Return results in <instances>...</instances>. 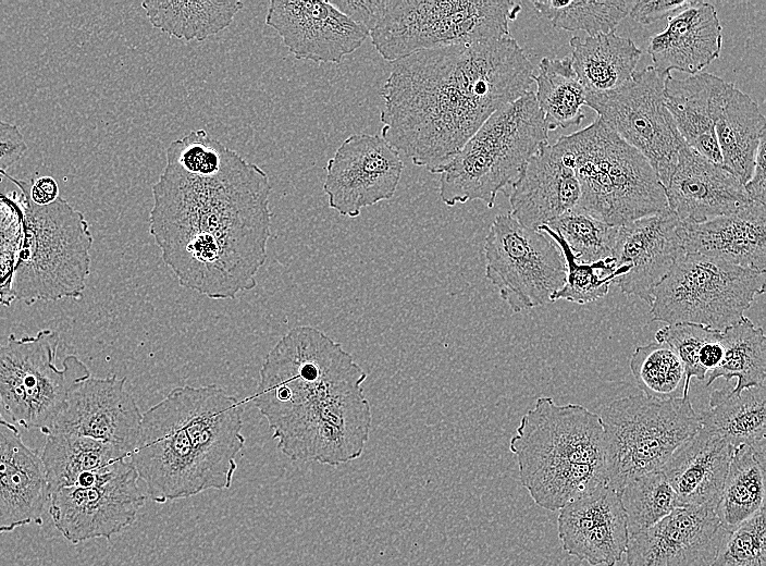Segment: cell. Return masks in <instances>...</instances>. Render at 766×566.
Here are the masks:
<instances>
[{
  "label": "cell",
  "mask_w": 766,
  "mask_h": 566,
  "mask_svg": "<svg viewBox=\"0 0 766 566\" xmlns=\"http://www.w3.org/2000/svg\"><path fill=\"white\" fill-rule=\"evenodd\" d=\"M151 190L149 233L180 285L211 299L256 287L272 217L259 165L194 130L169 145Z\"/></svg>",
  "instance_id": "1"
},
{
  "label": "cell",
  "mask_w": 766,
  "mask_h": 566,
  "mask_svg": "<svg viewBox=\"0 0 766 566\" xmlns=\"http://www.w3.org/2000/svg\"><path fill=\"white\" fill-rule=\"evenodd\" d=\"M533 75L510 35L415 52L393 62L381 89V136L440 174L494 112L530 90Z\"/></svg>",
  "instance_id": "2"
},
{
  "label": "cell",
  "mask_w": 766,
  "mask_h": 566,
  "mask_svg": "<svg viewBox=\"0 0 766 566\" xmlns=\"http://www.w3.org/2000/svg\"><path fill=\"white\" fill-rule=\"evenodd\" d=\"M367 372L343 345L310 325L286 332L267 354L254 404L279 450L294 462L338 466L359 458L372 413Z\"/></svg>",
  "instance_id": "3"
},
{
  "label": "cell",
  "mask_w": 766,
  "mask_h": 566,
  "mask_svg": "<svg viewBox=\"0 0 766 566\" xmlns=\"http://www.w3.org/2000/svg\"><path fill=\"white\" fill-rule=\"evenodd\" d=\"M509 448L521 484L545 509L559 510L607 484L602 420L582 405L539 397L521 417Z\"/></svg>",
  "instance_id": "4"
},
{
  "label": "cell",
  "mask_w": 766,
  "mask_h": 566,
  "mask_svg": "<svg viewBox=\"0 0 766 566\" xmlns=\"http://www.w3.org/2000/svg\"><path fill=\"white\" fill-rule=\"evenodd\" d=\"M21 190L8 197L23 218V243L14 271L0 292V304L14 300L26 305L38 302L78 299L90 273L92 234L84 214L63 197L40 206L29 197V182L7 172Z\"/></svg>",
  "instance_id": "5"
},
{
  "label": "cell",
  "mask_w": 766,
  "mask_h": 566,
  "mask_svg": "<svg viewBox=\"0 0 766 566\" xmlns=\"http://www.w3.org/2000/svg\"><path fill=\"white\" fill-rule=\"evenodd\" d=\"M555 144L579 182L577 208L613 226L668 209L665 188L648 160L600 116Z\"/></svg>",
  "instance_id": "6"
},
{
  "label": "cell",
  "mask_w": 766,
  "mask_h": 566,
  "mask_svg": "<svg viewBox=\"0 0 766 566\" xmlns=\"http://www.w3.org/2000/svg\"><path fill=\"white\" fill-rule=\"evenodd\" d=\"M548 130L534 91L494 112L440 173V196L449 207L472 200L495 206L526 163L548 143Z\"/></svg>",
  "instance_id": "7"
},
{
  "label": "cell",
  "mask_w": 766,
  "mask_h": 566,
  "mask_svg": "<svg viewBox=\"0 0 766 566\" xmlns=\"http://www.w3.org/2000/svg\"><path fill=\"white\" fill-rule=\"evenodd\" d=\"M521 11L510 0H387L369 36L386 61L415 52L510 35Z\"/></svg>",
  "instance_id": "8"
},
{
  "label": "cell",
  "mask_w": 766,
  "mask_h": 566,
  "mask_svg": "<svg viewBox=\"0 0 766 566\" xmlns=\"http://www.w3.org/2000/svg\"><path fill=\"white\" fill-rule=\"evenodd\" d=\"M605 439L606 483L617 491L630 480L662 471L671 455L700 429L687 397L642 394L609 403L600 416Z\"/></svg>",
  "instance_id": "9"
},
{
  "label": "cell",
  "mask_w": 766,
  "mask_h": 566,
  "mask_svg": "<svg viewBox=\"0 0 766 566\" xmlns=\"http://www.w3.org/2000/svg\"><path fill=\"white\" fill-rule=\"evenodd\" d=\"M765 292V272L699 254H684L655 286L652 320L724 331Z\"/></svg>",
  "instance_id": "10"
},
{
  "label": "cell",
  "mask_w": 766,
  "mask_h": 566,
  "mask_svg": "<svg viewBox=\"0 0 766 566\" xmlns=\"http://www.w3.org/2000/svg\"><path fill=\"white\" fill-rule=\"evenodd\" d=\"M60 334L44 329L36 335L10 334L0 344V403L25 429L46 433L62 409L71 389L90 377L87 366L67 355L55 364Z\"/></svg>",
  "instance_id": "11"
},
{
  "label": "cell",
  "mask_w": 766,
  "mask_h": 566,
  "mask_svg": "<svg viewBox=\"0 0 766 566\" xmlns=\"http://www.w3.org/2000/svg\"><path fill=\"white\" fill-rule=\"evenodd\" d=\"M483 255L485 279L514 312L552 303L565 282V260L557 245L509 212L494 218Z\"/></svg>",
  "instance_id": "12"
},
{
  "label": "cell",
  "mask_w": 766,
  "mask_h": 566,
  "mask_svg": "<svg viewBox=\"0 0 766 566\" xmlns=\"http://www.w3.org/2000/svg\"><path fill=\"white\" fill-rule=\"evenodd\" d=\"M129 459L146 494L159 504L228 489L193 442L169 394L143 414Z\"/></svg>",
  "instance_id": "13"
},
{
  "label": "cell",
  "mask_w": 766,
  "mask_h": 566,
  "mask_svg": "<svg viewBox=\"0 0 766 566\" xmlns=\"http://www.w3.org/2000/svg\"><path fill=\"white\" fill-rule=\"evenodd\" d=\"M129 458L83 473L73 485L50 492L54 527L72 544L110 540L137 519L147 494Z\"/></svg>",
  "instance_id": "14"
},
{
  "label": "cell",
  "mask_w": 766,
  "mask_h": 566,
  "mask_svg": "<svg viewBox=\"0 0 766 566\" xmlns=\"http://www.w3.org/2000/svg\"><path fill=\"white\" fill-rule=\"evenodd\" d=\"M669 75L650 65L635 71L616 89L585 96V104L648 160L663 186L685 144L665 103Z\"/></svg>",
  "instance_id": "15"
},
{
  "label": "cell",
  "mask_w": 766,
  "mask_h": 566,
  "mask_svg": "<svg viewBox=\"0 0 766 566\" xmlns=\"http://www.w3.org/2000/svg\"><path fill=\"white\" fill-rule=\"evenodd\" d=\"M403 170L399 152L382 136L353 134L325 167L323 190L329 207L343 217L357 218L363 208L394 196Z\"/></svg>",
  "instance_id": "16"
},
{
  "label": "cell",
  "mask_w": 766,
  "mask_h": 566,
  "mask_svg": "<svg viewBox=\"0 0 766 566\" xmlns=\"http://www.w3.org/2000/svg\"><path fill=\"white\" fill-rule=\"evenodd\" d=\"M126 379L111 374L89 377L75 384L45 433H66L113 444L131 456L143 414L126 390Z\"/></svg>",
  "instance_id": "17"
},
{
  "label": "cell",
  "mask_w": 766,
  "mask_h": 566,
  "mask_svg": "<svg viewBox=\"0 0 766 566\" xmlns=\"http://www.w3.org/2000/svg\"><path fill=\"white\" fill-rule=\"evenodd\" d=\"M264 23L298 60L341 63L369 33L331 1L272 0Z\"/></svg>",
  "instance_id": "18"
},
{
  "label": "cell",
  "mask_w": 766,
  "mask_h": 566,
  "mask_svg": "<svg viewBox=\"0 0 766 566\" xmlns=\"http://www.w3.org/2000/svg\"><path fill=\"white\" fill-rule=\"evenodd\" d=\"M729 531L715 509L679 506L629 537L627 566H712Z\"/></svg>",
  "instance_id": "19"
},
{
  "label": "cell",
  "mask_w": 766,
  "mask_h": 566,
  "mask_svg": "<svg viewBox=\"0 0 766 566\" xmlns=\"http://www.w3.org/2000/svg\"><path fill=\"white\" fill-rule=\"evenodd\" d=\"M684 254L682 222L669 208L619 225L613 258L616 268L629 264L630 270L614 283L650 306L655 286Z\"/></svg>",
  "instance_id": "20"
},
{
  "label": "cell",
  "mask_w": 766,
  "mask_h": 566,
  "mask_svg": "<svg viewBox=\"0 0 766 566\" xmlns=\"http://www.w3.org/2000/svg\"><path fill=\"white\" fill-rule=\"evenodd\" d=\"M557 522L563 549L591 566H615L626 553L627 517L617 491L608 484L565 505Z\"/></svg>",
  "instance_id": "21"
},
{
  "label": "cell",
  "mask_w": 766,
  "mask_h": 566,
  "mask_svg": "<svg viewBox=\"0 0 766 566\" xmlns=\"http://www.w3.org/2000/svg\"><path fill=\"white\" fill-rule=\"evenodd\" d=\"M668 208L684 223L732 213L751 202L741 182L684 144L664 186Z\"/></svg>",
  "instance_id": "22"
},
{
  "label": "cell",
  "mask_w": 766,
  "mask_h": 566,
  "mask_svg": "<svg viewBox=\"0 0 766 566\" xmlns=\"http://www.w3.org/2000/svg\"><path fill=\"white\" fill-rule=\"evenodd\" d=\"M509 213L538 231L578 207L580 186L573 168L556 144H543L508 189Z\"/></svg>",
  "instance_id": "23"
},
{
  "label": "cell",
  "mask_w": 766,
  "mask_h": 566,
  "mask_svg": "<svg viewBox=\"0 0 766 566\" xmlns=\"http://www.w3.org/2000/svg\"><path fill=\"white\" fill-rule=\"evenodd\" d=\"M49 496L41 457L0 415V534L32 522L41 525Z\"/></svg>",
  "instance_id": "24"
},
{
  "label": "cell",
  "mask_w": 766,
  "mask_h": 566,
  "mask_svg": "<svg viewBox=\"0 0 766 566\" xmlns=\"http://www.w3.org/2000/svg\"><path fill=\"white\" fill-rule=\"evenodd\" d=\"M682 231L685 254H699L765 272V205L751 201L732 213L705 222H682Z\"/></svg>",
  "instance_id": "25"
},
{
  "label": "cell",
  "mask_w": 766,
  "mask_h": 566,
  "mask_svg": "<svg viewBox=\"0 0 766 566\" xmlns=\"http://www.w3.org/2000/svg\"><path fill=\"white\" fill-rule=\"evenodd\" d=\"M722 26L715 7L692 1L668 17L667 27L650 38L647 52L662 74L677 70L697 74L716 60L721 50Z\"/></svg>",
  "instance_id": "26"
},
{
  "label": "cell",
  "mask_w": 766,
  "mask_h": 566,
  "mask_svg": "<svg viewBox=\"0 0 766 566\" xmlns=\"http://www.w3.org/2000/svg\"><path fill=\"white\" fill-rule=\"evenodd\" d=\"M732 454L731 444L700 426L662 469L680 506L716 509Z\"/></svg>",
  "instance_id": "27"
},
{
  "label": "cell",
  "mask_w": 766,
  "mask_h": 566,
  "mask_svg": "<svg viewBox=\"0 0 766 566\" xmlns=\"http://www.w3.org/2000/svg\"><path fill=\"white\" fill-rule=\"evenodd\" d=\"M727 83L711 73L687 78L669 75L664 88L666 107L684 143L716 164H721V157L714 122Z\"/></svg>",
  "instance_id": "28"
},
{
  "label": "cell",
  "mask_w": 766,
  "mask_h": 566,
  "mask_svg": "<svg viewBox=\"0 0 766 566\" xmlns=\"http://www.w3.org/2000/svg\"><path fill=\"white\" fill-rule=\"evenodd\" d=\"M714 123L721 165L744 185L751 177L759 143L766 137L765 116L749 95L727 83Z\"/></svg>",
  "instance_id": "29"
},
{
  "label": "cell",
  "mask_w": 766,
  "mask_h": 566,
  "mask_svg": "<svg viewBox=\"0 0 766 566\" xmlns=\"http://www.w3.org/2000/svg\"><path fill=\"white\" fill-rule=\"evenodd\" d=\"M572 67L586 94L605 93L623 85L635 72L642 50L615 32L573 36L569 40Z\"/></svg>",
  "instance_id": "30"
},
{
  "label": "cell",
  "mask_w": 766,
  "mask_h": 566,
  "mask_svg": "<svg viewBox=\"0 0 766 566\" xmlns=\"http://www.w3.org/2000/svg\"><path fill=\"white\" fill-rule=\"evenodd\" d=\"M766 385L742 390H715L708 409L699 414L700 426L726 440L734 447L765 441Z\"/></svg>",
  "instance_id": "31"
},
{
  "label": "cell",
  "mask_w": 766,
  "mask_h": 566,
  "mask_svg": "<svg viewBox=\"0 0 766 566\" xmlns=\"http://www.w3.org/2000/svg\"><path fill=\"white\" fill-rule=\"evenodd\" d=\"M765 441L733 448L716 515L732 530L765 506Z\"/></svg>",
  "instance_id": "32"
},
{
  "label": "cell",
  "mask_w": 766,
  "mask_h": 566,
  "mask_svg": "<svg viewBox=\"0 0 766 566\" xmlns=\"http://www.w3.org/2000/svg\"><path fill=\"white\" fill-rule=\"evenodd\" d=\"M141 7L153 27L177 39L201 41L227 28L244 3L145 0Z\"/></svg>",
  "instance_id": "33"
},
{
  "label": "cell",
  "mask_w": 766,
  "mask_h": 566,
  "mask_svg": "<svg viewBox=\"0 0 766 566\" xmlns=\"http://www.w3.org/2000/svg\"><path fill=\"white\" fill-rule=\"evenodd\" d=\"M49 492L70 487L83 473L129 458L122 448L90 438L66 433L46 434L40 455Z\"/></svg>",
  "instance_id": "34"
},
{
  "label": "cell",
  "mask_w": 766,
  "mask_h": 566,
  "mask_svg": "<svg viewBox=\"0 0 766 566\" xmlns=\"http://www.w3.org/2000/svg\"><path fill=\"white\" fill-rule=\"evenodd\" d=\"M535 99L548 131L579 125L584 119L582 107L586 91L580 83L569 57L543 58L538 74Z\"/></svg>",
  "instance_id": "35"
},
{
  "label": "cell",
  "mask_w": 766,
  "mask_h": 566,
  "mask_svg": "<svg viewBox=\"0 0 766 566\" xmlns=\"http://www.w3.org/2000/svg\"><path fill=\"white\" fill-rule=\"evenodd\" d=\"M721 345L722 359L706 374V386L718 378H724L727 382L736 378L737 383L731 387L736 393L765 384L766 336L762 327H756L744 316L721 331Z\"/></svg>",
  "instance_id": "36"
},
{
  "label": "cell",
  "mask_w": 766,
  "mask_h": 566,
  "mask_svg": "<svg viewBox=\"0 0 766 566\" xmlns=\"http://www.w3.org/2000/svg\"><path fill=\"white\" fill-rule=\"evenodd\" d=\"M532 3L554 27L569 32L583 30L589 36H595L615 32L630 13L634 0H538Z\"/></svg>",
  "instance_id": "37"
},
{
  "label": "cell",
  "mask_w": 766,
  "mask_h": 566,
  "mask_svg": "<svg viewBox=\"0 0 766 566\" xmlns=\"http://www.w3.org/2000/svg\"><path fill=\"white\" fill-rule=\"evenodd\" d=\"M539 232L548 235L560 249L565 266L566 278L560 290L552 297V303L558 299L585 305L606 296L611 283L630 270L629 264L616 268L614 258L596 261L593 263L579 262L567 247L561 237L543 225Z\"/></svg>",
  "instance_id": "38"
},
{
  "label": "cell",
  "mask_w": 766,
  "mask_h": 566,
  "mask_svg": "<svg viewBox=\"0 0 766 566\" xmlns=\"http://www.w3.org/2000/svg\"><path fill=\"white\" fill-rule=\"evenodd\" d=\"M618 495L627 517L629 537L652 527L680 506L663 471L630 480Z\"/></svg>",
  "instance_id": "39"
},
{
  "label": "cell",
  "mask_w": 766,
  "mask_h": 566,
  "mask_svg": "<svg viewBox=\"0 0 766 566\" xmlns=\"http://www.w3.org/2000/svg\"><path fill=\"white\" fill-rule=\"evenodd\" d=\"M630 370L644 395L668 399L681 397L684 370L676 353L664 342L638 346L630 358Z\"/></svg>",
  "instance_id": "40"
},
{
  "label": "cell",
  "mask_w": 766,
  "mask_h": 566,
  "mask_svg": "<svg viewBox=\"0 0 766 566\" xmlns=\"http://www.w3.org/2000/svg\"><path fill=\"white\" fill-rule=\"evenodd\" d=\"M566 243L577 261L593 263L613 258L617 226L576 208L547 225Z\"/></svg>",
  "instance_id": "41"
},
{
  "label": "cell",
  "mask_w": 766,
  "mask_h": 566,
  "mask_svg": "<svg viewBox=\"0 0 766 566\" xmlns=\"http://www.w3.org/2000/svg\"><path fill=\"white\" fill-rule=\"evenodd\" d=\"M765 506L725 537L712 566H766Z\"/></svg>",
  "instance_id": "42"
},
{
  "label": "cell",
  "mask_w": 766,
  "mask_h": 566,
  "mask_svg": "<svg viewBox=\"0 0 766 566\" xmlns=\"http://www.w3.org/2000/svg\"><path fill=\"white\" fill-rule=\"evenodd\" d=\"M721 335L720 331L696 323H672L659 329L656 342L666 343L678 356L684 370L682 396H689L692 378L704 380L706 372L701 367L700 356L704 345Z\"/></svg>",
  "instance_id": "43"
},
{
  "label": "cell",
  "mask_w": 766,
  "mask_h": 566,
  "mask_svg": "<svg viewBox=\"0 0 766 566\" xmlns=\"http://www.w3.org/2000/svg\"><path fill=\"white\" fill-rule=\"evenodd\" d=\"M22 243V213L8 196L0 194V292L14 271Z\"/></svg>",
  "instance_id": "44"
},
{
  "label": "cell",
  "mask_w": 766,
  "mask_h": 566,
  "mask_svg": "<svg viewBox=\"0 0 766 566\" xmlns=\"http://www.w3.org/2000/svg\"><path fill=\"white\" fill-rule=\"evenodd\" d=\"M332 4L370 33L384 13L387 0H344Z\"/></svg>",
  "instance_id": "45"
},
{
  "label": "cell",
  "mask_w": 766,
  "mask_h": 566,
  "mask_svg": "<svg viewBox=\"0 0 766 566\" xmlns=\"http://www.w3.org/2000/svg\"><path fill=\"white\" fill-rule=\"evenodd\" d=\"M693 0H635L629 15L642 25H651L664 17H670L685 9Z\"/></svg>",
  "instance_id": "46"
},
{
  "label": "cell",
  "mask_w": 766,
  "mask_h": 566,
  "mask_svg": "<svg viewBox=\"0 0 766 566\" xmlns=\"http://www.w3.org/2000/svg\"><path fill=\"white\" fill-rule=\"evenodd\" d=\"M27 144L17 125L0 120V176L26 152Z\"/></svg>",
  "instance_id": "47"
},
{
  "label": "cell",
  "mask_w": 766,
  "mask_h": 566,
  "mask_svg": "<svg viewBox=\"0 0 766 566\" xmlns=\"http://www.w3.org/2000/svg\"><path fill=\"white\" fill-rule=\"evenodd\" d=\"M765 142L766 137H764L758 146L756 156H755V161H754V167L753 171L751 174L750 180L743 185L745 193L748 197L750 198L751 201L758 202L762 205H765Z\"/></svg>",
  "instance_id": "48"
},
{
  "label": "cell",
  "mask_w": 766,
  "mask_h": 566,
  "mask_svg": "<svg viewBox=\"0 0 766 566\" xmlns=\"http://www.w3.org/2000/svg\"><path fill=\"white\" fill-rule=\"evenodd\" d=\"M57 181L51 176H40L29 181V197L36 205L45 206L60 197Z\"/></svg>",
  "instance_id": "49"
}]
</instances>
